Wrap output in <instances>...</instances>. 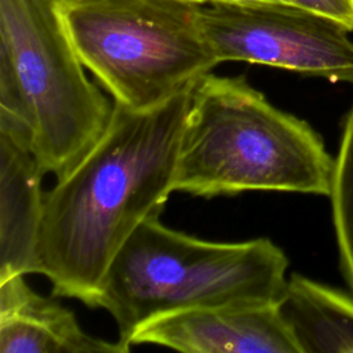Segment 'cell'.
<instances>
[{
    "mask_svg": "<svg viewBox=\"0 0 353 353\" xmlns=\"http://www.w3.org/2000/svg\"><path fill=\"white\" fill-rule=\"evenodd\" d=\"M190 90L145 110L114 102L98 142L44 194L36 273L57 296L95 307L108 268L174 192Z\"/></svg>",
    "mask_w": 353,
    "mask_h": 353,
    "instance_id": "1",
    "label": "cell"
},
{
    "mask_svg": "<svg viewBox=\"0 0 353 353\" xmlns=\"http://www.w3.org/2000/svg\"><path fill=\"white\" fill-rule=\"evenodd\" d=\"M334 159L305 120L276 108L244 76L205 74L190 91L174 192L330 194Z\"/></svg>",
    "mask_w": 353,
    "mask_h": 353,
    "instance_id": "2",
    "label": "cell"
},
{
    "mask_svg": "<svg viewBox=\"0 0 353 353\" xmlns=\"http://www.w3.org/2000/svg\"><path fill=\"white\" fill-rule=\"evenodd\" d=\"M288 258L268 237L210 241L145 219L102 280L95 307L117 325L127 349L142 324L179 310L232 303H274L287 287Z\"/></svg>",
    "mask_w": 353,
    "mask_h": 353,
    "instance_id": "3",
    "label": "cell"
},
{
    "mask_svg": "<svg viewBox=\"0 0 353 353\" xmlns=\"http://www.w3.org/2000/svg\"><path fill=\"white\" fill-rule=\"evenodd\" d=\"M84 68L58 0H0V110L29 130L57 179L98 142L114 110Z\"/></svg>",
    "mask_w": 353,
    "mask_h": 353,
    "instance_id": "4",
    "label": "cell"
},
{
    "mask_svg": "<svg viewBox=\"0 0 353 353\" xmlns=\"http://www.w3.org/2000/svg\"><path fill=\"white\" fill-rule=\"evenodd\" d=\"M83 65L134 110L154 108L218 65L193 0H58Z\"/></svg>",
    "mask_w": 353,
    "mask_h": 353,
    "instance_id": "5",
    "label": "cell"
},
{
    "mask_svg": "<svg viewBox=\"0 0 353 353\" xmlns=\"http://www.w3.org/2000/svg\"><path fill=\"white\" fill-rule=\"evenodd\" d=\"M218 62L243 61L353 84V40L341 22L283 1L212 0L199 11Z\"/></svg>",
    "mask_w": 353,
    "mask_h": 353,
    "instance_id": "6",
    "label": "cell"
},
{
    "mask_svg": "<svg viewBox=\"0 0 353 353\" xmlns=\"http://www.w3.org/2000/svg\"><path fill=\"white\" fill-rule=\"evenodd\" d=\"M130 345H159L185 353H301L279 305L199 306L138 327Z\"/></svg>",
    "mask_w": 353,
    "mask_h": 353,
    "instance_id": "7",
    "label": "cell"
},
{
    "mask_svg": "<svg viewBox=\"0 0 353 353\" xmlns=\"http://www.w3.org/2000/svg\"><path fill=\"white\" fill-rule=\"evenodd\" d=\"M44 174L29 130L0 110V281L36 273Z\"/></svg>",
    "mask_w": 353,
    "mask_h": 353,
    "instance_id": "8",
    "label": "cell"
},
{
    "mask_svg": "<svg viewBox=\"0 0 353 353\" xmlns=\"http://www.w3.org/2000/svg\"><path fill=\"white\" fill-rule=\"evenodd\" d=\"M119 341L95 338L55 299L34 292L23 276L0 281L1 353H127Z\"/></svg>",
    "mask_w": 353,
    "mask_h": 353,
    "instance_id": "9",
    "label": "cell"
},
{
    "mask_svg": "<svg viewBox=\"0 0 353 353\" xmlns=\"http://www.w3.org/2000/svg\"><path fill=\"white\" fill-rule=\"evenodd\" d=\"M301 353H353V298L291 274L279 303Z\"/></svg>",
    "mask_w": 353,
    "mask_h": 353,
    "instance_id": "10",
    "label": "cell"
},
{
    "mask_svg": "<svg viewBox=\"0 0 353 353\" xmlns=\"http://www.w3.org/2000/svg\"><path fill=\"white\" fill-rule=\"evenodd\" d=\"M332 221L343 276L353 291V106L345 121L331 181Z\"/></svg>",
    "mask_w": 353,
    "mask_h": 353,
    "instance_id": "11",
    "label": "cell"
},
{
    "mask_svg": "<svg viewBox=\"0 0 353 353\" xmlns=\"http://www.w3.org/2000/svg\"><path fill=\"white\" fill-rule=\"evenodd\" d=\"M323 14L353 32V0H279Z\"/></svg>",
    "mask_w": 353,
    "mask_h": 353,
    "instance_id": "12",
    "label": "cell"
},
{
    "mask_svg": "<svg viewBox=\"0 0 353 353\" xmlns=\"http://www.w3.org/2000/svg\"><path fill=\"white\" fill-rule=\"evenodd\" d=\"M193 1H197V3H208L210 0H193Z\"/></svg>",
    "mask_w": 353,
    "mask_h": 353,
    "instance_id": "13",
    "label": "cell"
},
{
    "mask_svg": "<svg viewBox=\"0 0 353 353\" xmlns=\"http://www.w3.org/2000/svg\"><path fill=\"white\" fill-rule=\"evenodd\" d=\"M210 1H212V0H210ZM259 1H279V0H259Z\"/></svg>",
    "mask_w": 353,
    "mask_h": 353,
    "instance_id": "14",
    "label": "cell"
}]
</instances>
